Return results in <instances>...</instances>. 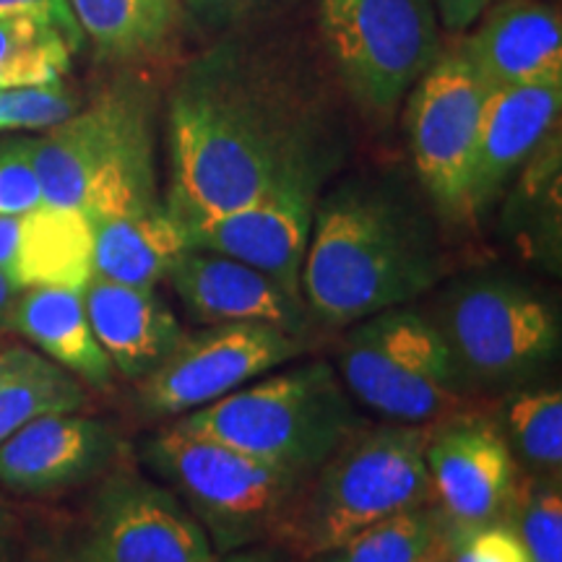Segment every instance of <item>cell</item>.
<instances>
[{
	"label": "cell",
	"instance_id": "1",
	"mask_svg": "<svg viewBox=\"0 0 562 562\" xmlns=\"http://www.w3.org/2000/svg\"><path fill=\"white\" fill-rule=\"evenodd\" d=\"M167 146L165 209L178 222L245 209L286 180H328L339 165L323 112L229 47L203 55L175 83Z\"/></svg>",
	"mask_w": 562,
	"mask_h": 562
},
{
	"label": "cell",
	"instance_id": "2",
	"mask_svg": "<svg viewBox=\"0 0 562 562\" xmlns=\"http://www.w3.org/2000/svg\"><path fill=\"white\" fill-rule=\"evenodd\" d=\"M430 214L389 180L351 178L318 199L302 263V300L323 328H349L409 305L446 279Z\"/></svg>",
	"mask_w": 562,
	"mask_h": 562
},
{
	"label": "cell",
	"instance_id": "3",
	"mask_svg": "<svg viewBox=\"0 0 562 562\" xmlns=\"http://www.w3.org/2000/svg\"><path fill=\"white\" fill-rule=\"evenodd\" d=\"M432 425H362L302 484L273 544L313 560L368 526L432 503L427 440Z\"/></svg>",
	"mask_w": 562,
	"mask_h": 562
},
{
	"label": "cell",
	"instance_id": "4",
	"mask_svg": "<svg viewBox=\"0 0 562 562\" xmlns=\"http://www.w3.org/2000/svg\"><path fill=\"white\" fill-rule=\"evenodd\" d=\"M47 206L87 220L133 216L159 206L154 100L136 83L102 91L89 108L32 138Z\"/></svg>",
	"mask_w": 562,
	"mask_h": 562
},
{
	"label": "cell",
	"instance_id": "5",
	"mask_svg": "<svg viewBox=\"0 0 562 562\" xmlns=\"http://www.w3.org/2000/svg\"><path fill=\"white\" fill-rule=\"evenodd\" d=\"M425 313L440 328L474 396L537 383L560 357L558 305L533 281L513 271L456 277Z\"/></svg>",
	"mask_w": 562,
	"mask_h": 562
},
{
	"label": "cell",
	"instance_id": "6",
	"mask_svg": "<svg viewBox=\"0 0 562 562\" xmlns=\"http://www.w3.org/2000/svg\"><path fill=\"white\" fill-rule=\"evenodd\" d=\"M178 425L252 459L313 474L368 422L334 364L313 360L243 385L220 402L180 417Z\"/></svg>",
	"mask_w": 562,
	"mask_h": 562
},
{
	"label": "cell",
	"instance_id": "7",
	"mask_svg": "<svg viewBox=\"0 0 562 562\" xmlns=\"http://www.w3.org/2000/svg\"><path fill=\"white\" fill-rule=\"evenodd\" d=\"M334 370L357 404L396 425H435L472 409L451 349L425 307L398 305L351 323Z\"/></svg>",
	"mask_w": 562,
	"mask_h": 562
},
{
	"label": "cell",
	"instance_id": "8",
	"mask_svg": "<svg viewBox=\"0 0 562 562\" xmlns=\"http://www.w3.org/2000/svg\"><path fill=\"white\" fill-rule=\"evenodd\" d=\"M144 459L199 518L216 554L273 542L311 476L182 430L178 422L159 427L144 442Z\"/></svg>",
	"mask_w": 562,
	"mask_h": 562
},
{
	"label": "cell",
	"instance_id": "9",
	"mask_svg": "<svg viewBox=\"0 0 562 562\" xmlns=\"http://www.w3.org/2000/svg\"><path fill=\"white\" fill-rule=\"evenodd\" d=\"M321 32L344 87L381 121L442 53L432 0H321Z\"/></svg>",
	"mask_w": 562,
	"mask_h": 562
},
{
	"label": "cell",
	"instance_id": "10",
	"mask_svg": "<svg viewBox=\"0 0 562 562\" xmlns=\"http://www.w3.org/2000/svg\"><path fill=\"white\" fill-rule=\"evenodd\" d=\"M490 91L461 47L440 53L409 91L406 133L414 170L446 224L474 222L469 175Z\"/></svg>",
	"mask_w": 562,
	"mask_h": 562
},
{
	"label": "cell",
	"instance_id": "11",
	"mask_svg": "<svg viewBox=\"0 0 562 562\" xmlns=\"http://www.w3.org/2000/svg\"><path fill=\"white\" fill-rule=\"evenodd\" d=\"M305 351V339L269 323H214L182 334L167 360L140 378L138 406L149 417L180 419Z\"/></svg>",
	"mask_w": 562,
	"mask_h": 562
},
{
	"label": "cell",
	"instance_id": "12",
	"mask_svg": "<svg viewBox=\"0 0 562 562\" xmlns=\"http://www.w3.org/2000/svg\"><path fill=\"white\" fill-rule=\"evenodd\" d=\"M94 562H216L199 518L167 484L121 469L94 495L89 542Z\"/></svg>",
	"mask_w": 562,
	"mask_h": 562
},
{
	"label": "cell",
	"instance_id": "13",
	"mask_svg": "<svg viewBox=\"0 0 562 562\" xmlns=\"http://www.w3.org/2000/svg\"><path fill=\"white\" fill-rule=\"evenodd\" d=\"M323 182L297 178L279 182L263 199L222 216L178 222L188 248L235 258L269 273L294 297H302V263Z\"/></svg>",
	"mask_w": 562,
	"mask_h": 562
},
{
	"label": "cell",
	"instance_id": "14",
	"mask_svg": "<svg viewBox=\"0 0 562 562\" xmlns=\"http://www.w3.org/2000/svg\"><path fill=\"white\" fill-rule=\"evenodd\" d=\"M432 503L453 533L503 521L518 467L490 414L463 409L435 422L427 440Z\"/></svg>",
	"mask_w": 562,
	"mask_h": 562
},
{
	"label": "cell",
	"instance_id": "15",
	"mask_svg": "<svg viewBox=\"0 0 562 562\" xmlns=\"http://www.w3.org/2000/svg\"><path fill=\"white\" fill-rule=\"evenodd\" d=\"M121 446L108 422L79 412L47 414L0 442V484L19 495H60L108 474Z\"/></svg>",
	"mask_w": 562,
	"mask_h": 562
},
{
	"label": "cell",
	"instance_id": "16",
	"mask_svg": "<svg viewBox=\"0 0 562 562\" xmlns=\"http://www.w3.org/2000/svg\"><path fill=\"white\" fill-rule=\"evenodd\" d=\"M182 307L203 326L214 323H269L307 339L311 315L305 300L294 297L269 273L199 248H188L167 271Z\"/></svg>",
	"mask_w": 562,
	"mask_h": 562
},
{
	"label": "cell",
	"instance_id": "17",
	"mask_svg": "<svg viewBox=\"0 0 562 562\" xmlns=\"http://www.w3.org/2000/svg\"><path fill=\"white\" fill-rule=\"evenodd\" d=\"M562 108V76L492 89L476 133L469 206L480 220L508 182L552 136Z\"/></svg>",
	"mask_w": 562,
	"mask_h": 562
},
{
	"label": "cell",
	"instance_id": "18",
	"mask_svg": "<svg viewBox=\"0 0 562 562\" xmlns=\"http://www.w3.org/2000/svg\"><path fill=\"white\" fill-rule=\"evenodd\" d=\"M461 50L490 89L562 76V21L552 0H495Z\"/></svg>",
	"mask_w": 562,
	"mask_h": 562
},
{
	"label": "cell",
	"instance_id": "19",
	"mask_svg": "<svg viewBox=\"0 0 562 562\" xmlns=\"http://www.w3.org/2000/svg\"><path fill=\"white\" fill-rule=\"evenodd\" d=\"M81 297L91 331L112 368L131 381L157 370L180 341L178 315L157 286H128L91 277Z\"/></svg>",
	"mask_w": 562,
	"mask_h": 562
},
{
	"label": "cell",
	"instance_id": "20",
	"mask_svg": "<svg viewBox=\"0 0 562 562\" xmlns=\"http://www.w3.org/2000/svg\"><path fill=\"white\" fill-rule=\"evenodd\" d=\"M11 331L24 336L37 351L94 389L112 383L110 357L91 331L81 292L32 286L21 290L11 313Z\"/></svg>",
	"mask_w": 562,
	"mask_h": 562
},
{
	"label": "cell",
	"instance_id": "21",
	"mask_svg": "<svg viewBox=\"0 0 562 562\" xmlns=\"http://www.w3.org/2000/svg\"><path fill=\"white\" fill-rule=\"evenodd\" d=\"M94 277L128 286H157L170 266L188 250L180 224L165 203L133 216L89 220Z\"/></svg>",
	"mask_w": 562,
	"mask_h": 562
},
{
	"label": "cell",
	"instance_id": "22",
	"mask_svg": "<svg viewBox=\"0 0 562 562\" xmlns=\"http://www.w3.org/2000/svg\"><path fill=\"white\" fill-rule=\"evenodd\" d=\"M94 256L91 224L81 211L42 206L24 216V243L13 271L19 290L55 286V290L83 292Z\"/></svg>",
	"mask_w": 562,
	"mask_h": 562
},
{
	"label": "cell",
	"instance_id": "23",
	"mask_svg": "<svg viewBox=\"0 0 562 562\" xmlns=\"http://www.w3.org/2000/svg\"><path fill=\"white\" fill-rule=\"evenodd\" d=\"M87 389L66 368L30 347L0 349V442L47 414L81 412Z\"/></svg>",
	"mask_w": 562,
	"mask_h": 562
},
{
	"label": "cell",
	"instance_id": "24",
	"mask_svg": "<svg viewBox=\"0 0 562 562\" xmlns=\"http://www.w3.org/2000/svg\"><path fill=\"white\" fill-rule=\"evenodd\" d=\"M83 37L104 58L133 60L159 53L180 19V0H68Z\"/></svg>",
	"mask_w": 562,
	"mask_h": 562
},
{
	"label": "cell",
	"instance_id": "25",
	"mask_svg": "<svg viewBox=\"0 0 562 562\" xmlns=\"http://www.w3.org/2000/svg\"><path fill=\"white\" fill-rule=\"evenodd\" d=\"M453 531L435 503L368 526L321 562H451Z\"/></svg>",
	"mask_w": 562,
	"mask_h": 562
},
{
	"label": "cell",
	"instance_id": "26",
	"mask_svg": "<svg viewBox=\"0 0 562 562\" xmlns=\"http://www.w3.org/2000/svg\"><path fill=\"white\" fill-rule=\"evenodd\" d=\"M495 419L518 472L560 476L562 393L558 385H524L503 393Z\"/></svg>",
	"mask_w": 562,
	"mask_h": 562
},
{
	"label": "cell",
	"instance_id": "27",
	"mask_svg": "<svg viewBox=\"0 0 562 562\" xmlns=\"http://www.w3.org/2000/svg\"><path fill=\"white\" fill-rule=\"evenodd\" d=\"M76 47L58 26L40 19H0V91L63 83Z\"/></svg>",
	"mask_w": 562,
	"mask_h": 562
},
{
	"label": "cell",
	"instance_id": "28",
	"mask_svg": "<svg viewBox=\"0 0 562 562\" xmlns=\"http://www.w3.org/2000/svg\"><path fill=\"white\" fill-rule=\"evenodd\" d=\"M503 521L521 537L533 562H562V484L560 476L518 472Z\"/></svg>",
	"mask_w": 562,
	"mask_h": 562
},
{
	"label": "cell",
	"instance_id": "29",
	"mask_svg": "<svg viewBox=\"0 0 562 562\" xmlns=\"http://www.w3.org/2000/svg\"><path fill=\"white\" fill-rule=\"evenodd\" d=\"M45 206L32 138L0 140V216H26Z\"/></svg>",
	"mask_w": 562,
	"mask_h": 562
},
{
	"label": "cell",
	"instance_id": "30",
	"mask_svg": "<svg viewBox=\"0 0 562 562\" xmlns=\"http://www.w3.org/2000/svg\"><path fill=\"white\" fill-rule=\"evenodd\" d=\"M76 110V100L63 83L45 89L0 91V133L5 131H45L66 121Z\"/></svg>",
	"mask_w": 562,
	"mask_h": 562
},
{
	"label": "cell",
	"instance_id": "31",
	"mask_svg": "<svg viewBox=\"0 0 562 562\" xmlns=\"http://www.w3.org/2000/svg\"><path fill=\"white\" fill-rule=\"evenodd\" d=\"M451 562H533L521 537L505 521L453 533Z\"/></svg>",
	"mask_w": 562,
	"mask_h": 562
},
{
	"label": "cell",
	"instance_id": "32",
	"mask_svg": "<svg viewBox=\"0 0 562 562\" xmlns=\"http://www.w3.org/2000/svg\"><path fill=\"white\" fill-rule=\"evenodd\" d=\"M3 16H26L47 21V24L58 26V30L66 34L76 50H79L81 42L87 40L68 0H0V19Z\"/></svg>",
	"mask_w": 562,
	"mask_h": 562
},
{
	"label": "cell",
	"instance_id": "33",
	"mask_svg": "<svg viewBox=\"0 0 562 562\" xmlns=\"http://www.w3.org/2000/svg\"><path fill=\"white\" fill-rule=\"evenodd\" d=\"M269 0H180V9L188 11L201 30L222 32L240 24Z\"/></svg>",
	"mask_w": 562,
	"mask_h": 562
},
{
	"label": "cell",
	"instance_id": "34",
	"mask_svg": "<svg viewBox=\"0 0 562 562\" xmlns=\"http://www.w3.org/2000/svg\"><path fill=\"white\" fill-rule=\"evenodd\" d=\"M490 3H495V0H432L435 13L453 32L469 30Z\"/></svg>",
	"mask_w": 562,
	"mask_h": 562
},
{
	"label": "cell",
	"instance_id": "35",
	"mask_svg": "<svg viewBox=\"0 0 562 562\" xmlns=\"http://www.w3.org/2000/svg\"><path fill=\"white\" fill-rule=\"evenodd\" d=\"M21 243H24V216H0V271L13 281Z\"/></svg>",
	"mask_w": 562,
	"mask_h": 562
},
{
	"label": "cell",
	"instance_id": "36",
	"mask_svg": "<svg viewBox=\"0 0 562 562\" xmlns=\"http://www.w3.org/2000/svg\"><path fill=\"white\" fill-rule=\"evenodd\" d=\"M216 562H290V552L281 550L273 542H261L243 547V550L224 552L222 558H216Z\"/></svg>",
	"mask_w": 562,
	"mask_h": 562
},
{
	"label": "cell",
	"instance_id": "37",
	"mask_svg": "<svg viewBox=\"0 0 562 562\" xmlns=\"http://www.w3.org/2000/svg\"><path fill=\"white\" fill-rule=\"evenodd\" d=\"M19 286L0 271V334L11 331V313L19 300Z\"/></svg>",
	"mask_w": 562,
	"mask_h": 562
},
{
	"label": "cell",
	"instance_id": "38",
	"mask_svg": "<svg viewBox=\"0 0 562 562\" xmlns=\"http://www.w3.org/2000/svg\"><path fill=\"white\" fill-rule=\"evenodd\" d=\"M13 552V516L5 505L3 497H0V562H11Z\"/></svg>",
	"mask_w": 562,
	"mask_h": 562
},
{
	"label": "cell",
	"instance_id": "39",
	"mask_svg": "<svg viewBox=\"0 0 562 562\" xmlns=\"http://www.w3.org/2000/svg\"><path fill=\"white\" fill-rule=\"evenodd\" d=\"M63 562H94V560H91V558H89V554L81 550L79 554H74V558H68V560H63Z\"/></svg>",
	"mask_w": 562,
	"mask_h": 562
}]
</instances>
